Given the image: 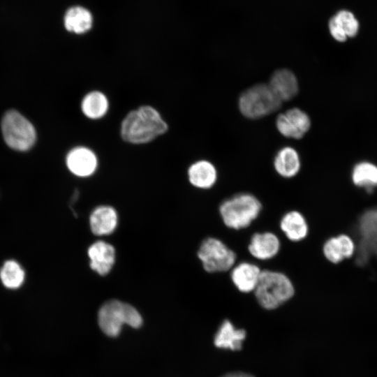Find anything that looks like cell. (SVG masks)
Returning <instances> with one entry per match:
<instances>
[{
    "instance_id": "18",
    "label": "cell",
    "mask_w": 377,
    "mask_h": 377,
    "mask_svg": "<svg viewBox=\"0 0 377 377\" xmlns=\"http://www.w3.org/2000/svg\"><path fill=\"white\" fill-rule=\"evenodd\" d=\"M189 182L200 188H209L214 186L217 179V171L214 165L205 160L192 164L188 170Z\"/></svg>"
},
{
    "instance_id": "12",
    "label": "cell",
    "mask_w": 377,
    "mask_h": 377,
    "mask_svg": "<svg viewBox=\"0 0 377 377\" xmlns=\"http://www.w3.org/2000/svg\"><path fill=\"white\" fill-rule=\"evenodd\" d=\"M88 256L91 268L100 275H105L114 265L115 251L111 244L98 241L89 246Z\"/></svg>"
},
{
    "instance_id": "24",
    "label": "cell",
    "mask_w": 377,
    "mask_h": 377,
    "mask_svg": "<svg viewBox=\"0 0 377 377\" xmlns=\"http://www.w3.org/2000/svg\"><path fill=\"white\" fill-rule=\"evenodd\" d=\"M335 20L345 32L347 37H354L359 30V23L354 15L348 10H341L334 17Z\"/></svg>"
},
{
    "instance_id": "22",
    "label": "cell",
    "mask_w": 377,
    "mask_h": 377,
    "mask_svg": "<svg viewBox=\"0 0 377 377\" xmlns=\"http://www.w3.org/2000/svg\"><path fill=\"white\" fill-rule=\"evenodd\" d=\"M25 273L20 265L13 260L6 261L0 269V279L3 285L10 289L20 287L24 280Z\"/></svg>"
},
{
    "instance_id": "9",
    "label": "cell",
    "mask_w": 377,
    "mask_h": 377,
    "mask_svg": "<svg viewBox=\"0 0 377 377\" xmlns=\"http://www.w3.org/2000/svg\"><path fill=\"white\" fill-rule=\"evenodd\" d=\"M97 158L90 149L77 147L71 149L66 156L68 170L78 177L91 175L97 168Z\"/></svg>"
},
{
    "instance_id": "13",
    "label": "cell",
    "mask_w": 377,
    "mask_h": 377,
    "mask_svg": "<svg viewBox=\"0 0 377 377\" xmlns=\"http://www.w3.org/2000/svg\"><path fill=\"white\" fill-rule=\"evenodd\" d=\"M268 85L281 102L293 98L298 92L297 77L288 69L276 71L271 76Z\"/></svg>"
},
{
    "instance_id": "21",
    "label": "cell",
    "mask_w": 377,
    "mask_h": 377,
    "mask_svg": "<svg viewBox=\"0 0 377 377\" xmlns=\"http://www.w3.org/2000/svg\"><path fill=\"white\" fill-rule=\"evenodd\" d=\"M81 109L87 117L91 119H100L107 113L108 110V98L101 91H91L83 98Z\"/></svg>"
},
{
    "instance_id": "25",
    "label": "cell",
    "mask_w": 377,
    "mask_h": 377,
    "mask_svg": "<svg viewBox=\"0 0 377 377\" xmlns=\"http://www.w3.org/2000/svg\"><path fill=\"white\" fill-rule=\"evenodd\" d=\"M361 230L367 240L377 244V210L368 212L362 216Z\"/></svg>"
},
{
    "instance_id": "5",
    "label": "cell",
    "mask_w": 377,
    "mask_h": 377,
    "mask_svg": "<svg viewBox=\"0 0 377 377\" xmlns=\"http://www.w3.org/2000/svg\"><path fill=\"white\" fill-rule=\"evenodd\" d=\"M282 102L268 84H258L245 91L239 98L241 113L249 119H258L276 111Z\"/></svg>"
},
{
    "instance_id": "15",
    "label": "cell",
    "mask_w": 377,
    "mask_h": 377,
    "mask_svg": "<svg viewBox=\"0 0 377 377\" xmlns=\"http://www.w3.org/2000/svg\"><path fill=\"white\" fill-rule=\"evenodd\" d=\"M280 229L291 242L305 239L309 233V225L304 215L296 210L286 213L280 221Z\"/></svg>"
},
{
    "instance_id": "1",
    "label": "cell",
    "mask_w": 377,
    "mask_h": 377,
    "mask_svg": "<svg viewBox=\"0 0 377 377\" xmlns=\"http://www.w3.org/2000/svg\"><path fill=\"white\" fill-rule=\"evenodd\" d=\"M167 123L160 113L150 105H142L129 112L120 128L122 139L140 145L149 142L168 131Z\"/></svg>"
},
{
    "instance_id": "19",
    "label": "cell",
    "mask_w": 377,
    "mask_h": 377,
    "mask_svg": "<svg viewBox=\"0 0 377 377\" xmlns=\"http://www.w3.org/2000/svg\"><path fill=\"white\" fill-rule=\"evenodd\" d=\"M274 169L283 177H295L300 170V160L295 149L286 147L279 151L274 161Z\"/></svg>"
},
{
    "instance_id": "16",
    "label": "cell",
    "mask_w": 377,
    "mask_h": 377,
    "mask_svg": "<svg viewBox=\"0 0 377 377\" xmlns=\"http://www.w3.org/2000/svg\"><path fill=\"white\" fill-rule=\"evenodd\" d=\"M92 232L96 235L112 233L117 225V214L110 206H100L91 214L89 219Z\"/></svg>"
},
{
    "instance_id": "11",
    "label": "cell",
    "mask_w": 377,
    "mask_h": 377,
    "mask_svg": "<svg viewBox=\"0 0 377 377\" xmlns=\"http://www.w3.org/2000/svg\"><path fill=\"white\" fill-rule=\"evenodd\" d=\"M231 269V281L239 292L249 293L255 290L262 272L257 265L242 262Z\"/></svg>"
},
{
    "instance_id": "2",
    "label": "cell",
    "mask_w": 377,
    "mask_h": 377,
    "mask_svg": "<svg viewBox=\"0 0 377 377\" xmlns=\"http://www.w3.org/2000/svg\"><path fill=\"white\" fill-rule=\"evenodd\" d=\"M254 295L265 309L274 310L290 300L295 295V287L285 274L269 269L262 270Z\"/></svg>"
},
{
    "instance_id": "20",
    "label": "cell",
    "mask_w": 377,
    "mask_h": 377,
    "mask_svg": "<svg viewBox=\"0 0 377 377\" xmlns=\"http://www.w3.org/2000/svg\"><path fill=\"white\" fill-rule=\"evenodd\" d=\"M66 29L77 34L89 31L92 25V17L84 8L76 6L70 8L64 17Z\"/></svg>"
},
{
    "instance_id": "23",
    "label": "cell",
    "mask_w": 377,
    "mask_h": 377,
    "mask_svg": "<svg viewBox=\"0 0 377 377\" xmlns=\"http://www.w3.org/2000/svg\"><path fill=\"white\" fill-rule=\"evenodd\" d=\"M352 179L355 185L370 191L377 186V167L368 162L358 163L353 169Z\"/></svg>"
},
{
    "instance_id": "14",
    "label": "cell",
    "mask_w": 377,
    "mask_h": 377,
    "mask_svg": "<svg viewBox=\"0 0 377 377\" xmlns=\"http://www.w3.org/2000/svg\"><path fill=\"white\" fill-rule=\"evenodd\" d=\"M246 336L245 330L237 328L230 320H224L214 335V344L220 349L240 350Z\"/></svg>"
},
{
    "instance_id": "3",
    "label": "cell",
    "mask_w": 377,
    "mask_h": 377,
    "mask_svg": "<svg viewBox=\"0 0 377 377\" xmlns=\"http://www.w3.org/2000/svg\"><path fill=\"white\" fill-rule=\"evenodd\" d=\"M140 313L132 305L117 300L103 304L98 313V323L101 331L110 337H117L124 325L138 329L142 325Z\"/></svg>"
},
{
    "instance_id": "4",
    "label": "cell",
    "mask_w": 377,
    "mask_h": 377,
    "mask_svg": "<svg viewBox=\"0 0 377 377\" xmlns=\"http://www.w3.org/2000/svg\"><path fill=\"white\" fill-rule=\"evenodd\" d=\"M261 209L262 204L256 196L243 193L224 200L219 206V214L228 228L241 230L249 226Z\"/></svg>"
},
{
    "instance_id": "27",
    "label": "cell",
    "mask_w": 377,
    "mask_h": 377,
    "mask_svg": "<svg viewBox=\"0 0 377 377\" xmlns=\"http://www.w3.org/2000/svg\"><path fill=\"white\" fill-rule=\"evenodd\" d=\"M222 377H255V376L249 373L238 371V372H231V373L226 374Z\"/></svg>"
},
{
    "instance_id": "17",
    "label": "cell",
    "mask_w": 377,
    "mask_h": 377,
    "mask_svg": "<svg viewBox=\"0 0 377 377\" xmlns=\"http://www.w3.org/2000/svg\"><path fill=\"white\" fill-rule=\"evenodd\" d=\"M323 251L327 260L336 264L353 255L354 244L348 236L340 235L327 239L323 245Z\"/></svg>"
},
{
    "instance_id": "10",
    "label": "cell",
    "mask_w": 377,
    "mask_h": 377,
    "mask_svg": "<svg viewBox=\"0 0 377 377\" xmlns=\"http://www.w3.org/2000/svg\"><path fill=\"white\" fill-rule=\"evenodd\" d=\"M281 242L276 235L272 232H256L248 245L249 253L260 260H267L279 252Z\"/></svg>"
},
{
    "instance_id": "7",
    "label": "cell",
    "mask_w": 377,
    "mask_h": 377,
    "mask_svg": "<svg viewBox=\"0 0 377 377\" xmlns=\"http://www.w3.org/2000/svg\"><path fill=\"white\" fill-rule=\"evenodd\" d=\"M198 256L204 269L209 273L231 269L236 261L235 253L217 238L209 237L200 244Z\"/></svg>"
},
{
    "instance_id": "26",
    "label": "cell",
    "mask_w": 377,
    "mask_h": 377,
    "mask_svg": "<svg viewBox=\"0 0 377 377\" xmlns=\"http://www.w3.org/2000/svg\"><path fill=\"white\" fill-rule=\"evenodd\" d=\"M329 29L332 36L337 41L344 42L347 39L345 32L334 17L330 20Z\"/></svg>"
},
{
    "instance_id": "6",
    "label": "cell",
    "mask_w": 377,
    "mask_h": 377,
    "mask_svg": "<svg viewBox=\"0 0 377 377\" xmlns=\"http://www.w3.org/2000/svg\"><path fill=\"white\" fill-rule=\"evenodd\" d=\"M1 131L7 145L15 150H28L36 141V131L32 124L14 110H8L3 115Z\"/></svg>"
},
{
    "instance_id": "8",
    "label": "cell",
    "mask_w": 377,
    "mask_h": 377,
    "mask_svg": "<svg viewBox=\"0 0 377 377\" xmlns=\"http://www.w3.org/2000/svg\"><path fill=\"white\" fill-rule=\"evenodd\" d=\"M276 126L283 136L300 139L309 131L311 121L306 112L295 108L278 115Z\"/></svg>"
}]
</instances>
